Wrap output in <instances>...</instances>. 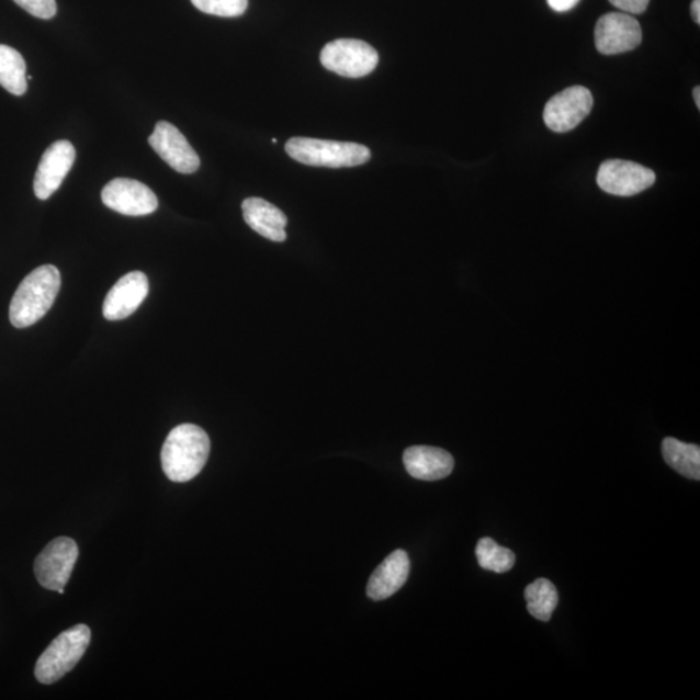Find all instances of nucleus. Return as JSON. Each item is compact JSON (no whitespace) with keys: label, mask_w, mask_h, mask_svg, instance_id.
<instances>
[{"label":"nucleus","mask_w":700,"mask_h":700,"mask_svg":"<svg viewBox=\"0 0 700 700\" xmlns=\"http://www.w3.org/2000/svg\"><path fill=\"white\" fill-rule=\"evenodd\" d=\"M90 642L91 631L84 624H78L60 633L35 664V678L45 685L59 681L82 659Z\"/></svg>","instance_id":"nucleus-4"},{"label":"nucleus","mask_w":700,"mask_h":700,"mask_svg":"<svg viewBox=\"0 0 700 700\" xmlns=\"http://www.w3.org/2000/svg\"><path fill=\"white\" fill-rule=\"evenodd\" d=\"M320 63L334 74L361 78L373 74L379 63L374 47L360 39H337L324 47Z\"/></svg>","instance_id":"nucleus-5"},{"label":"nucleus","mask_w":700,"mask_h":700,"mask_svg":"<svg viewBox=\"0 0 700 700\" xmlns=\"http://www.w3.org/2000/svg\"><path fill=\"white\" fill-rule=\"evenodd\" d=\"M210 453V436L203 428L190 424L177 426L161 450L163 473L171 482H190L202 473Z\"/></svg>","instance_id":"nucleus-1"},{"label":"nucleus","mask_w":700,"mask_h":700,"mask_svg":"<svg viewBox=\"0 0 700 700\" xmlns=\"http://www.w3.org/2000/svg\"><path fill=\"white\" fill-rule=\"evenodd\" d=\"M0 86L21 97L27 90L26 63L16 49L0 45Z\"/></svg>","instance_id":"nucleus-18"},{"label":"nucleus","mask_w":700,"mask_h":700,"mask_svg":"<svg viewBox=\"0 0 700 700\" xmlns=\"http://www.w3.org/2000/svg\"><path fill=\"white\" fill-rule=\"evenodd\" d=\"M410 574V560L404 550H396L385 558L371 575L368 596L374 601H383L404 587Z\"/></svg>","instance_id":"nucleus-15"},{"label":"nucleus","mask_w":700,"mask_h":700,"mask_svg":"<svg viewBox=\"0 0 700 700\" xmlns=\"http://www.w3.org/2000/svg\"><path fill=\"white\" fill-rule=\"evenodd\" d=\"M527 609L531 616L541 621H549L553 617V612L558 606L560 596L555 585L547 578H538V580L528 585L524 591Z\"/></svg>","instance_id":"nucleus-19"},{"label":"nucleus","mask_w":700,"mask_h":700,"mask_svg":"<svg viewBox=\"0 0 700 700\" xmlns=\"http://www.w3.org/2000/svg\"><path fill=\"white\" fill-rule=\"evenodd\" d=\"M149 291L148 278L142 271H132L120 278L106 295L103 316L109 320H123L137 312Z\"/></svg>","instance_id":"nucleus-13"},{"label":"nucleus","mask_w":700,"mask_h":700,"mask_svg":"<svg viewBox=\"0 0 700 700\" xmlns=\"http://www.w3.org/2000/svg\"><path fill=\"white\" fill-rule=\"evenodd\" d=\"M591 92L584 86H573L554 95L545 105L544 121L550 131L567 133L583 123L592 110Z\"/></svg>","instance_id":"nucleus-7"},{"label":"nucleus","mask_w":700,"mask_h":700,"mask_svg":"<svg viewBox=\"0 0 700 700\" xmlns=\"http://www.w3.org/2000/svg\"><path fill=\"white\" fill-rule=\"evenodd\" d=\"M663 459L670 468L678 474L699 481L700 478V448L687 444L674 438L664 439L662 444Z\"/></svg>","instance_id":"nucleus-17"},{"label":"nucleus","mask_w":700,"mask_h":700,"mask_svg":"<svg viewBox=\"0 0 700 700\" xmlns=\"http://www.w3.org/2000/svg\"><path fill=\"white\" fill-rule=\"evenodd\" d=\"M580 0H547L550 9L555 12H567L575 9Z\"/></svg>","instance_id":"nucleus-24"},{"label":"nucleus","mask_w":700,"mask_h":700,"mask_svg":"<svg viewBox=\"0 0 700 700\" xmlns=\"http://www.w3.org/2000/svg\"><path fill=\"white\" fill-rule=\"evenodd\" d=\"M78 555L75 540L57 538L49 542L34 562V574L42 587L64 595Z\"/></svg>","instance_id":"nucleus-6"},{"label":"nucleus","mask_w":700,"mask_h":700,"mask_svg":"<svg viewBox=\"0 0 700 700\" xmlns=\"http://www.w3.org/2000/svg\"><path fill=\"white\" fill-rule=\"evenodd\" d=\"M148 143L155 153L178 173L192 174L200 168V157L195 149L191 147L184 135L167 121L156 124Z\"/></svg>","instance_id":"nucleus-11"},{"label":"nucleus","mask_w":700,"mask_h":700,"mask_svg":"<svg viewBox=\"0 0 700 700\" xmlns=\"http://www.w3.org/2000/svg\"><path fill=\"white\" fill-rule=\"evenodd\" d=\"M692 94H695L697 106L700 109V88H696L695 91H692Z\"/></svg>","instance_id":"nucleus-26"},{"label":"nucleus","mask_w":700,"mask_h":700,"mask_svg":"<svg viewBox=\"0 0 700 700\" xmlns=\"http://www.w3.org/2000/svg\"><path fill=\"white\" fill-rule=\"evenodd\" d=\"M655 181L652 169L626 160H607L599 167L597 174L599 189L616 196L637 195L652 188Z\"/></svg>","instance_id":"nucleus-8"},{"label":"nucleus","mask_w":700,"mask_h":700,"mask_svg":"<svg viewBox=\"0 0 700 700\" xmlns=\"http://www.w3.org/2000/svg\"><path fill=\"white\" fill-rule=\"evenodd\" d=\"M102 200L110 210L132 217L148 216L159 206L155 192L131 178H116L105 184Z\"/></svg>","instance_id":"nucleus-10"},{"label":"nucleus","mask_w":700,"mask_h":700,"mask_svg":"<svg viewBox=\"0 0 700 700\" xmlns=\"http://www.w3.org/2000/svg\"><path fill=\"white\" fill-rule=\"evenodd\" d=\"M242 217L249 227L261 237L282 242L287 239V217L275 205L260 197H248L241 204Z\"/></svg>","instance_id":"nucleus-16"},{"label":"nucleus","mask_w":700,"mask_h":700,"mask_svg":"<svg viewBox=\"0 0 700 700\" xmlns=\"http://www.w3.org/2000/svg\"><path fill=\"white\" fill-rule=\"evenodd\" d=\"M612 5L628 14H640L647 10L650 0H609Z\"/></svg>","instance_id":"nucleus-23"},{"label":"nucleus","mask_w":700,"mask_h":700,"mask_svg":"<svg viewBox=\"0 0 700 700\" xmlns=\"http://www.w3.org/2000/svg\"><path fill=\"white\" fill-rule=\"evenodd\" d=\"M285 153L292 159L309 167L353 168L371 159V151L359 143L313 138H291Z\"/></svg>","instance_id":"nucleus-3"},{"label":"nucleus","mask_w":700,"mask_h":700,"mask_svg":"<svg viewBox=\"0 0 700 700\" xmlns=\"http://www.w3.org/2000/svg\"><path fill=\"white\" fill-rule=\"evenodd\" d=\"M76 160V148L69 140H57L43 154L34 178V194L39 200L52 197Z\"/></svg>","instance_id":"nucleus-12"},{"label":"nucleus","mask_w":700,"mask_h":700,"mask_svg":"<svg viewBox=\"0 0 700 700\" xmlns=\"http://www.w3.org/2000/svg\"><path fill=\"white\" fill-rule=\"evenodd\" d=\"M61 287L60 271L43 266L32 271L20 283L10 305L13 327L26 328L37 324L52 309Z\"/></svg>","instance_id":"nucleus-2"},{"label":"nucleus","mask_w":700,"mask_h":700,"mask_svg":"<svg viewBox=\"0 0 700 700\" xmlns=\"http://www.w3.org/2000/svg\"><path fill=\"white\" fill-rule=\"evenodd\" d=\"M404 463L407 473L418 481L436 482L445 478L454 468V459L447 450L417 445L405 450Z\"/></svg>","instance_id":"nucleus-14"},{"label":"nucleus","mask_w":700,"mask_h":700,"mask_svg":"<svg viewBox=\"0 0 700 700\" xmlns=\"http://www.w3.org/2000/svg\"><path fill=\"white\" fill-rule=\"evenodd\" d=\"M595 41L598 52L603 55L624 54L641 45L642 29L632 14L606 13L598 20Z\"/></svg>","instance_id":"nucleus-9"},{"label":"nucleus","mask_w":700,"mask_h":700,"mask_svg":"<svg viewBox=\"0 0 700 700\" xmlns=\"http://www.w3.org/2000/svg\"><path fill=\"white\" fill-rule=\"evenodd\" d=\"M477 562L481 567L492 573L505 574L516 564L517 556L510 549L498 545L489 538H484L477 542Z\"/></svg>","instance_id":"nucleus-20"},{"label":"nucleus","mask_w":700,"mask_h":700,"mask_svg":"<svg viewBox=\"0 0 700 700\" xmlns=\"http://www.w3.org/2000/svg\"><path fill=\"white\" fill-rule=\"evenodd\" d=\"M691 16L697 24H700V0H692Z\"/></svg>","instance_id":"nucleus-25"},{"label":"nucleus","mask_w":700,"mask_h":700,"mask_svg":"<svg viewBox=\"0 0 700 700\" xmlns=\"http://www.w3.org/2000/svg\"><path fill=\"white\" fill-rule=\"evenodd\" d=\"M199 11L218 18H238L248 9V0H191Z\"/></svg>","instance_id":"nucleus-21"},{"label":"nucleus","mask_w":700,"mask_h":700,"mask_svg":"<svg viewBox=\"0 0 700 700\" xmlns=\"http://www.w3.org/2000/svg\"><path fill=\"white\" fill-rule=\"evenodd\" d=\"M13 2L31 13L32 16L42 20L53 19L57 11L55 0H13Z\"/></svg>","instance_id":"nucleus-22"}]
</instances>
